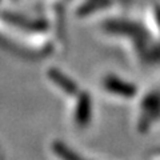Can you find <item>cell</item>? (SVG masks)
<instances>
[{"instance_id": "obj_6", "label": "cell", "mask_w": 160, "mask_h": 160, "mask_svg": "<svg viewBox=\"0 0 160 160\" xmlns=\"http://www.w3.org/2000/svg\"><path fill=\"white\" fill-rule=\"evenodd\" d=\"M9 20L13 22L15 24H18V26L24 27V28H28V29H36V31H42V29H46L47 28V24L46 23L29 22V20L20 19V18H16V16H9Z\"/></svg>"}, {"instance_id": "obj_4", "label": "cell", "mask_w": 160, "mask_h": 160, "mask_svg": "<svg viewBox=\"0 0 160 160\" xmlns=\"http://www.w3.org/2000/svg\"><path fill=\"white\" fill-rule=\"evenodd\" d=\"M89 119H91V98L88 92H83L80 93L78 100L75 120L79 127H84L89 123Z\"/></svg>"}, {"instance_id": "obj_1", "label": "cell", "mask_w": 160, "mask_h": 160, "mask_svg": "<svg viewBox=\"0 0 160 160\" xmlns=\"http://www.w3.org/2000/svg\"><path fill=\"white\" fill-rule=\"evenodd\" d=\"M142 107L143 113L138 124V129L140 132H146L153 120H156L160 115V93L153 92L151 95H147V98L143 100Z\"/></svg>"}, {"instance_id": "obj_2", "label": "cell", "mask_w": 160, "mask_h": 160, "mask_svg": "<svg viewBox=\"0 0 160 160\" xmlns=\"http://www.w3.org/2000/svg\"><path fill=\"white\" fill-rule=\"evenodd\" d=\"M103 84H104V88L108 89L109 92L120 95V96H123V98L129 99L136 95V87H135L133 84L123 82L122 79L113 76V75H108V76L104 78Z\"/></svg>"}, {"instance_id": "obj_5", "label": "cell", "mask_w": 160, "mask_h": 160, "mask_svg": "<svg viewBox=\"0 0 160 160\" xmlns=\"http://www.w3.org/2000/svg\"><path fill=\"white\" fill-rule=\"evenodd\" d=\"M52 151L62 160H86L80 156V155H78L76 152H73L71 148L62 142H53L52 143Z\"/></svg>"}, {"instance_id": "obj_3", "label": "cell", "mask_w": 160, "mask_h": 160, "mask_svg": "<svg viewBox=\"0 0 160 160\" xmlns=\"http://www.w3.org/2000/svg\"><path fill=\"white\" fill-rule=\"evenodd\" d=\"M48 78L51 82H53L56 86L63 89L66 93L68 95H78L79 93V87L78 84L73 82L72 79H69L67 75H64L60 69L58 68H49L48 69Z\"/></svg>"}]
</instances>
